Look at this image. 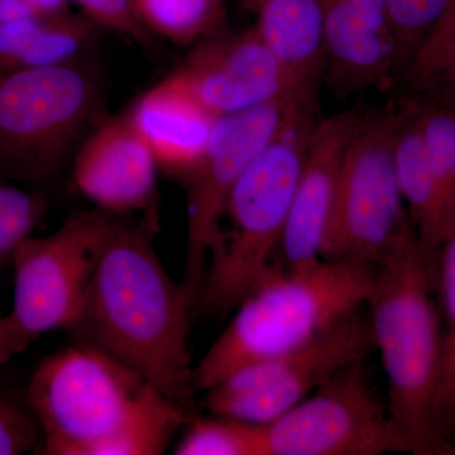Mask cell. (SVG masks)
Wrapping results in <instances>:
<instances>
[{"mask_svg":"<svg viewBox=\"0 0 455 455\" xmlns=\"http://www.w3.org/2000/svg\"><path fill=\"white\" fill-rule=\"evenodd\" d=\"M395 164L415 235L425 248L438 252L455 232V212L431 167L410 103L396 110Z\"/></svg>","mask_w":455,"mask_h":455,"instance_id":"17","label":"cell"},{"mask_svg":"<svg viewBox=\"0 0 455 455\" xmlns=\"http://www.w3.org/2000/svg\"><path fill=\"white\" fill-rule=\"evenodd\" d=\"M396 109L366 114L350 140L322 259L379 266L415 235L395 164Z\"/></svg>","mask_w":455,"mask_h":455,"instance_id":"8","label":"cell"},{"mask_svg":"<svg viewBox=\"0 0 455 455\" xmlns=\"http://www.w3.org/2000/svg\"><path fill=\"white\" fill-rule=\"evenodd\" d=\"M410 106L431 167L455 212V103L423 97Z\"/></svg>","mask_w":455,"mask_h":455,"instance_id":"23","label":"cell"},{"mask_svg":"<svg viewBox=\"0 0 455 455\" xmlns=\"http://www.w3.org/2000/svg\"><path fill=\"white\" fill-rule=\"evenodd\" d=\"M157 170L151 148L127 113L101 122L75 154L74 184L95 208L128 218L160 217Z\"/></svg>","mask_w":455,"mask_h":455,"instance_id":"13","label":"cell"},{"mask_svg":"<svg viewBox=\"0 0 455 455\" xmlns=\"http://www.w3.org/2000/svg\"><path fill=\"white\" fill-rule=\"evenodd\" d=\"M99 104L97 77L80 60L0 74V176L52 182Z\"/></svg>","mask_w":455,"mask_h":455,"instance_id":"6","label":"cell"},{"mask_svg":"<svg viewBox=\"0 0 455 455\" xmlns=\"http://www.w3.org/2000/svg\"><path fill=\"white\" fill-rule=\"evenodd\" d=\"M262 455H379L394 451L386 400L366 359L343 368L298 405L260 424Z\"/></svg>","mask_w":455,"mask_h":455,"instance_id":"10","label":"cell"},{"mask_svg":"<svg viewBox=\"0 0 455 455\" xmlns=\"http://www.w3.org/2000/svg\"><path fill=\"white\" fill-rule=\"evenodd\" d=\"M82 8L83 14L108 31L125 36L137 44H149L151 35L143 28L130 0H68Z\"/></svg>","mask_w":455,"mask_h":455,"instance_id":"28","label":"cell"},{"mask_svg":"<svg viewBox=\"0 0 455 455\" xmlns=\"http://www.w3.org/2000/svg\"><path fill=\"white\" fill-rule=\"evenodd\" d=\"M40 423L28 400L0 387V455H20L41 442Z\"/></svg>","mask_w":455,"mask_h":455,"instance_id":"27","label":"cell"},{"mask_svg":"<svg viewBox=\"0 0 455 455\" xmlns=\"http://www.w3.org/2000/svg\"><path fill=\"white\" fill-rule=\"evenodd\" d=\"M123 220L98 208L76 212L52 235H29L18 245L12 259L13 307L5 316L14 355L71 324Z\"/></svg>","mask_w":455,"mask_h":455,"instance_id":"7","label":"cell"},{"mask_svg":"<svg viewBox=\"0 0 455 455\" xmlns=\"http://www.w3.org/2000/svg\"><path fill=\"white\" fill-rule=\"evenodd\" d=\"M100 29L85 14L71 12L0 26V74L77 61Z\"/></svg>","mask_w":455,"mask_h":455,"instance_id":"19","label":"cell"},{"mask_svg":"<svg viewBox=\"0 0 455 455\" xmlns=\"http://www.w3.org/2000/svg\"><path fill=\"white\" fill-rule=\"evenodd\" d=\"M173 454L262 455L259 425L214 414L191 416Z\"/></svg>","mask_w":455,"mask_h":455,"instance_id":"24","label":"cell"},{"mask_svg":"<svg viewBox=\"0 0 455 455\" xmlns=\"http://www.w3.org/2000/svg\"><path fill=\"white\" fill-rule=\"evenodd\" d=\"M158 230L160 217L123 220L66 331L71 343L121 362L194 416L196 390L188 348L194 301L158 257Z\"/></svg>","mask_w":455,"mask_h":455,"instance_id":"1","label":"cell"},{"mask_svg":"<svg viewBox=\"0 0 455 455\" xmlns=\"http://www.w3.org/2000/svg\"><path fill=\"white\" fill-rule=\"evenodd\" d=\"M438 252L410 236L377 266L366 307L387 379L394 451L443 455L434 430L438 386L440 315Z\"/></svg>","mask_w":455,"mask_h":455,"instance_id":"2","label":"cell"},{"mask_svg":"<svg viewBox=\"0 0 455 455\" xmlns=\"http://www.w3.org/2000/svg\"><path fill=\"white\" fill-rule=\"evenodd\" d=\"M447 99V100H451V101H453V103H455V88L453 89V92H451V95H449L448 98H445Z\"/></svg>","mask_w":455,"mask_h":455,"instance_id":"30","label":"cell"},{"mask_svg":"<svg viewBox=\"0 0 455 455\" xmlns=\"http://www.w3.org/2000/svg\"><path fill=\"white\" fill-rule=\"evenodd\" d=\"M316 89L302 92L228 197L194 310L226 316L276 263L296 182L317 121Z\"/></svg>","mask_w":455,"mask_h":455,"instance_id":"3","label":"cell"},{"mask_svg":"<svg viewBox=\"0 0 455 455\" xmlns=\"http://www.w3.org/2000/svg\"><path fill=\"white\" fill-rule=\"evenodd\" d=\"M137 20L149 35L193 47L226 29L224 0H130Z\"/></svg>","mask_w":455,"mask_h":455,"instance_id":"21","label":"cell"},{"mask_svg":"<svg viewBox=\"0 0 455 455\" xmlns=\"http://www.w3.org/2000/svg\"><path fill=\"white\" fill-rule=\"evenodd\" d=\"M373 349L370 317L361 309L299 348L228 374L205 391L204 403L214 415L271 423L343 368L367 359Z\"/></svg>","mask_w":455,"mask_h":455,"instance_id":"9","label":"cell"},{"mask_svg":"<svg viewBox=\"0 0 455 455\" xmlns=\"http://www.w3.org/2000/svg\"><path fill=\"white\" fill-rule=\"evenodd\" d=\"M324 76L350 94L390 82L401 70L387 0H323Z\"/></svg>","mask_w":455,"mask_h":455,"instance_id":"15","label":"cell"},{"mask_svg":"<svg viewBox=\"0 0 455 455\" xmlns=\"http://www.w3.org/2000/svg\"><path fill=\"white\" fill-rule=\"evenodd\" d=\"M26 397L44 455H92L167 398L121 362L74 343L36 368Z\"/></svg>","mask_w":455,"mask_h":455,"instance_id":"5","label":"cell"},{"mask_svg":"<svg viewBox=\"0 0 455 455\" xmlns=\"http://www.w3.org/2000/svg\"><path fill=\"white\" fill-rule=\"evenodd\" d=\"M376 271V266L337 259L293 271L274 265L194 367L196 392L238 368L299 348L364 309Z\"/></svg>","mask_w":455,"mask_h":455,"instance_id":"4","label":"cell"},{"mask_svg":"<svg viewBox=\"0 0 455 455\" xmlns=\"http://www.w3.org/2000/svg\"><path fill=\"white\" fill-rule=\"evenodd\" d=\"M366 114L344 110L317 121L290 205L275 265L304 269L322 260L323 244L350 140Z\"/></svg>","mask_w":455,"mask_h":455,"instance_id":"14","label":"cell"},{"mask_svg":"<svg viewBox=\"0 0 455 455\" xmlns=\"http://www.w3.org/2000/svg\"><path fill=\"white\" fill-rule=\"evenodd\" d=\"M127 114L158 169L179 180L199 163L220 119L176 73L143 92Z\"/></svg>","mask_w":455,"mask_h":455,"instance_id":"16","label":"cell"},{"mask_svg":"<svg viewBox=\"0 0 455 455\" xmlns=\"http://www.w3.org/2000/svg\"><path fill=\"white\" fill-rule=\"evenodd\" d=\"M176 74L215 116L248 112L317 85L296 79L257 29H226L191 47Z\"/></svg>","mask_w":455,"mask_h":455,"instance_id":"12","label":"cell"},{"mask_svg":"<svg viewBox=\"0 0 455 455\" xmlns=\"http://www.w3.org/2000/svg\"><path fill=\"white\" fill-rule=\"evenodd\" d=\"M445 3L447 0H387L401 68L409 66L416 51L438 22Z\"/></svg>","mask_w":455,"mask_h":455,"instance_id":"26","label":"cell"},{"mask_svg":"<svg viewBox=\"0 0 455 455\" xmlns=\"http://www.w3.org/2000/svg\"><path fill=\"white\" fill-rule=\"evenodd\" d=\"M307 90L248 112L221 116L199 163L180 180L188 202V247L181 283L194 307L209 256L220 238L228 197L244 170L276 134L293 101Z\"/></svg>","mask_w":455,"mask_h":455,"instance_id":"11","label":"cell"},{"mask_svg":"<svg viewBox=\"0 0 455 455\" xmlns=\"http://www.w3.org/2000/svg\"><path fill=\"white\" fill-rule=\"evenodd\" d=\"M421 97L448 98L455 88V0H447L438 22L407 66Z\"/></svg>","mask_w":455,"mask_h":455,"instance_id":"22","label":"cell"},{"mask_svg":"<svg viewBox=\"0 0 455 455\" xmlns=\"http://www.w3.org/2000/svg\"><path fill=\"white\" fill-rule=\"evenodd\" d=\"M47 208L40 191L14 187L0 176V266L12 262L18 245L46 217Z\"/></svg>","mask_w":455,"mask_h":455,"instance_id":"25","label":"cell"},{"mask_svg":"<svg viewBox=\"0 0 455 455\" xmlns=\"http://www.w3.org/2000/svg\"><path fill=\"white\" fill-rule=\"evenodd\" d=\"M256 17L254 28L302 84L324 76L323 0H239Z\"/></svg>","mask_w":455,"mask_h":455,"instance_id":"18","label":"cell"},{"mask_svg":"<svg viewBox=\"0 0 455 455\" xmlns=\"http://www.w3.org/2000/svg\"><path fill=\"white\" fill-rule=\"evenodd\" d=\"M440 362L433 421L443 455H455V232L438 251Z\"/></svg>","mask_w":455,"mask_h":455,"instance_id":"20","label":"cell"},{"mask_svg":"<svg viewBox=\"0 0 455 455\" xmlns=\"http://www.w3.org/2000/svg\"><path fill=\"white\" fill-rule=\"evenodd\" d=\"M13 357L14 353L9 346L7 328H5V316L0 315V367Z\"/></svg>","mask_w":455,"mask_h":455,"instance_id":"29","label":"cell"}]
</instances>
